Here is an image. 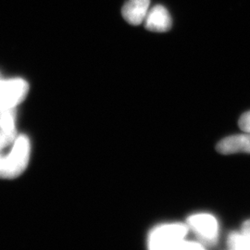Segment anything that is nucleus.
I'll return each instance as SVG.
<instances>
[{
	"mask_svg": "<svg viewBox=\"0 0 250 250\" xmlns=\"http://www.w3.org/2000/svg\"><path fill=\"white\" fill-rule=\"evenodd\" d=\"M31 156V142L24 134H19L9 154L0 159V178L15 179L27 168Z\"/></svg>",
	"mask_w": 250,
	"mask_h": 250,
	"instance_id": "nucleus-1",
	"label": "nucleus"
},
{
	"mask_svg": "<svg viewBox=\"0 0 250 250\" xmlns=\"http://www.w3.org/2000/svg\"><path fill=\"white\" fill-rule=\"evenodd\" d=\"M189 228L188 224H161L153 228L148 234V248L152 250H178L186 239Z\"/></svg>",
	"mask_w": 250,
	"mask_h": 250,
	"instance_id": "nucleus-2",
	"label": "nucleus"
},
{
	"mask_svg": "<svg viewBox=\"0 0 250 250\" xmlns=\"http://www.w3.org/2000/svg\"><path fill=\"white\" fill-rule=\"evenodd\" d=\"M188 228L197 235L199 243L205 247H213L219 237V224L213 215L197 213L189 216L187 220Z\"/></svg>",
	"mask_w": 250,
	"mask_h": 250,
	"instance_id": "nucleus-3",
	"label": "nucleus"
},
{
	"mask_svg": "<svg viewBox=\"0 0 250 250\" xmlns=\"http://www.w3.org/2000/svg\"><path fill=\"white\" fill-rule=\"evenodd\" d=\"M29 83L21 78H0V110L16 108L27 97Z\"/></svg>",
	"mask_w": 250,
	"mask_h": 250,
	"instance_id": "nucleus-4",
	"label": "nucleus"
},
{
	"mask_svg": "<svg viewBox=\"0 0 250 250\" xmlns=\"http://www.w3.org/2000/svg\"><path fill=\"white\" fill-rule=\"evenodd\" d=\"M145 23L146 28L149 31L164 33L170 30L172 21L167 9L161 5H157L148 10Z\"/></svg>",
	"mask_w": 250,
	"mask_h": 250,
	"instance_id": "nucleus-5",
	"label": "nucleus"
},
{
	"mask_svg": "<svg viewBox=\"0 0 250 250\" xmlns=\"http://www.w3.org/2000/svg\"><path fill=\"white\" fill-rule=\"evenodd\" d=\"M150 0H128L122 9L123 17L133 25H139L145 21L149 10Z\"/></svg>",
	"mask_w": 250,
	"mask_h": 250,
	"instance_id": "nucleus-6",
	"label": "nucleus"
},
{
	"mask_svg": "<svg viewBox=\"0 0 250 250\" xmlns=\"http://www.w3.org/2000/svg\"><path fill=\"white\" fill-rule=\"evenodd\" d=\"M245 133L225 137L217 144V151L224 155L239 152L250 153V133Z\"/></svg>",
	"mask_w": 250,
	"mask_h": 250,
	"instance_id": "nucleus-7",
	"label": "nucleus"
},
{
	"mask_svg": "<svg viewBox=\"0 0 250 250\" xmlns=\"http://www.w3.org/2000/svg\"><path fill=\"white\" fill-rule=\"evenodd\" d=\"M227 247L232 250H250V234L244 232H230L227 238Z\"/></svg>",
	"mask_w": 250,
	"mask_h": 250,
	"instance_id": "nucleus-8",
	"label": "nucleus"
},
{
	"mask_svg": "<svg viewBox=\"0 0 250 250\" xmlns=\"http://www.w3.org/2000/svg\"><path fill=\"white\" fill-rule=\"evenodd\" d=\"M17 129H6L0 127V151L12 146L18 137Z\"/></svg>",
	"mask_w": 250,
	"mask_h": 250,
	"instance_id": "nucleus-9",
	"label": "nucleus"
},
{
	"mask_svg": "<svg viewBox=\"0 0 250 250\" xmlns=\"http://www.w3.org/2000/svg\"><path fill=\"white\" fill-rule=\"evenodd\" d=\"M239 127L242 131L247 132V133H250V110L244 113L238 122Z\"/></svg>",
	"mask_w": 250,
	"mask_h": 250,
	"instance_id": "nucleus-10",
	"label": "nucleus"
},
{
	"mask_svg": "<svg viewBox=\"0 0 250 250\" xmlns=\"http://www.w3.org/2000/svg\"><path fill=\"white\" fill-rule=\"evenodd\" d=\"M242 232H247L250 234V220L246 221L242 225Z\"/></svg>",
	"mask_w": 250,
	"mask_h": 250,
	"instance_id": "nucleus-11",
	"label": "nucleus"
},
{
	"mask_svg": "<svg viewBox=\"0 0 250 250\" xmlns=\"http://www.w3.org/2000/svg\"><path fill=\"white\" fill-rule=\"evenodd\" d=\"M0 159H1V156H0Z\"/></svg>",
	"mask_w": 250,
	"mask_h": 250,
	"instance_id": "nucleus-12",
	"label": "nucleus"
}]
</instances>
